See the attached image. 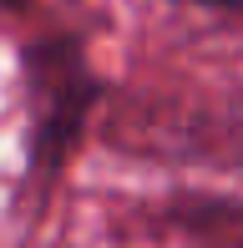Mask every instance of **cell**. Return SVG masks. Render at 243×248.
Wrapping results in <instances>:
<instances>
[{"mask_svg": "<svg viewBox=\"0 0 243 248\" xmlns=\"http://www.w3.org/2000/svg\"><path fill=\"white\" fill-rule=\"evenodd\" d=\"M91 96V81L81 71V56L66 46H41L30 56V111H36V142L41 157L51 152V142L76 137L81 107Z\"/></svg>", "mask_w": 243, "mask_h": 248, "instance_id": "cell-1", "label": "cell"}, {"mask_svg": "<svg viewBox=\"0 0 243 248\" xmlns=\"http://www.w3.org/2000/svg\"><path fill=\"white\" fill-rule=\"evenodd\" d=\"M197 5H218V10H243V0H197Z\"/></svg>", "mask_w": 243, "mask_h": 248, "instance_id": "cell-2", "label": "cell"}]
</instances>
